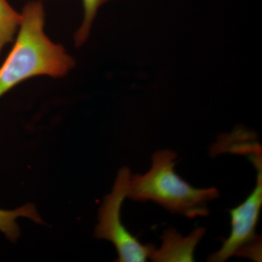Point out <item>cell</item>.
<instances>
[{"instance_id":"ba28073f","label":"cell","mask_w":262,"mask_h":262,"mask_svg":"<svg viewBox=\"0 0 262 262\" xmlns=\"http://www.w3.org/2000/svg\"><path fill=\"white\" fill-rule=\"evenodd\" d=\"M83 9V18L82 24L75 34L76 46H82L89 39L94 19L99 8L108 0H81Z\"/></svg>"},{"instance_id":"8992f818","label":"cell","mask_w":262,"mask_h":262,"mask_svg":"<svg viewBox=\"0 0 262 262\" xmlns=\"http://www.w3.org/2000/svg\"><path fill=\"white\" fill-rule=\"evenodd\" d=\"M20 217H25L36 223H43L35 206L31 203L15 210L0 209V232L11 242H15L20 237V227L17 223Z\"/></svg>"},{"instance_id":"277c9868","label":"cell","mask_w":262,"mask_h":262,"mask_svg":"<svg viewBox=\"0 0 262 262\" xmlns=\"http://www.w3.org/2000/svg\"><path fill=\"white\" fill-rule=\"evenodd\" d=\"M130 169L120 168L113 191L105 196L98 213V223L95 229L97 238L106 239L116 248L119 262H144L153 246L143 245L128 232L121 222V208L127 198L131 179Z\"/></svg>"},{"instance_id":"7a4b0ae2","label":"cell","mask_w":262,"mask_h":262,"mask_svg":"<svg viewBox=\"0 0 262 262\" xmlns=\"http://www.w3.org/2000/svg\"><path fill=\"white\" fill-rule=\"evenodd\" d=\"M177 152L158 150L151 157V168L144 174L131 176L127 198L153 201L170 211L189 219L210 214L208 204L220 196L217 188L198 189L176 173Z\"/></svg>"},{"instance_id":"6da1fadb","label":"cell","mask_w":262,"mask_h":262,"mask_svg":"<svg viewBox=\"0 0 262 262\" xmlns=\"http://www.w3.org/2000/svg\"><path fill=\"white\" fill-rule=\"evenodd\" d=\"M21 17L14 45L0 66V98L29 79L39 76L59 78L75 67V60L65 48L53 42L45 32L42 2L27 3Z\"/></svg>"},{"instance_id":"3957f363","label":"cell","mask_w":262,"mask_h":262,"mask_svg":"<svg viewBox=\"0 0 262 262\" xmlns=\"http://www.w3.org/2000/svg\"><path fill=\"white\" fill-rule=\"evenodd\" d=\"M252 161L257 170L256 187L244 203L229 211L230 234L220 249L210 255L208 261L224 262L232 256L261 261V237L256 234L262 206L261 156L253 157Z\"/></svg>"},{"instance_id":"5b68a950","label":"cell","mask_w":262,"mask_h":262,"mask_svg":"<svg viewBox=\"0 0 262 262\" xmlns=\"http://www.w3.org/2000/svg\"><path fill=\"white\" fill-rule=\"evenodd\" d=\"M206 232L204 227L194 229L188 236H183L175 229L164 231L161 246L152 247L149 258L155 262L194 261V251Z\"/></svg>"},{"instance_id":"52a82bcc","label":"cell","mask_w":262,"mask_h":262,"mask_svg":"<svg viewBox=\"0 0 262 262\" xmlns=\"http://www.w3.org/2000/svg\"><path fill=\"white\" fill-rule=\"evenodd\" d=\"M21 18V13L16 11L8 0H0V56L5 46L14 39Z\"/></svg>"}]
</instances>
